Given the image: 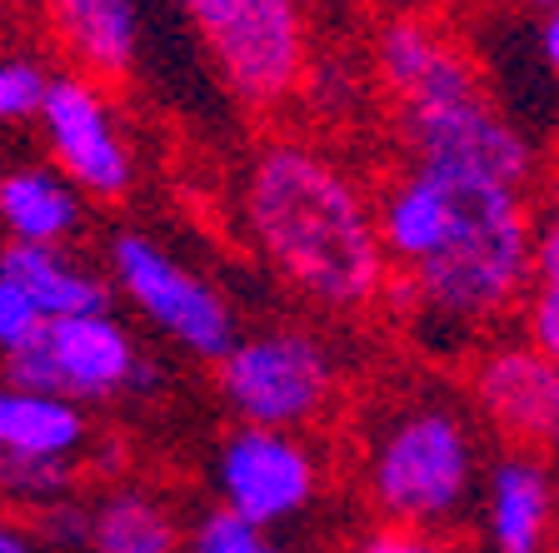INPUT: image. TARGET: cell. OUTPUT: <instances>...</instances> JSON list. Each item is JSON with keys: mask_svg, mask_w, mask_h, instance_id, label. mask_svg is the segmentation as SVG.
<instances>
[{"mask_svg": "<svg viewBox=\"0 0 559 553\" xmlns=\"http://www.w3.org/2000/svg\"><path fill=\"white\" fill-rule=\"evenodd\" d=\"M240 215L250 240L295 294L320 310L365 314L390 294V254L374 200L310 140H265L245 165Z\"/></svg>", "mask_w": 559, "mask_h": 553, "instance_id": "1", "label": "cell"}, {"mask_svg": "<svg viewBox=\"0 0 559 553\" xmlns=\"http://www.w3.org/2000/svg\"><path fill=\"white\" fill-rule=\"evenodd\" d=\"M450 184V235L425 265L390 279V294L400 289L405 310L430 320L435 329L479 335L489 324H500L510 310H524L530 289H535V205H530V195L500 190V184Z\"/></svg>", "mask_w": 559, "mask_h": 553, "instance_id": "2", "label": "cell"}, {"mask_svg": "<svg viewBox=\"0 0 559 553\" xmlns=\"http://www.w3.org/2000/svg\"><path fill=\"white\" fill-rule=\"evenodd\" d=\"M370 498L384 524L435 529L465 508L475 484V438L450 404H405L374 434L370 449Z\"/></svg>", "mask_w": 559, "mask_h": 553, "instance_id": "3", "label": "cell"}, {"mask_svg": "<svg viewBox=\"0 0 559 553\" xmlns=\"http://www.w3.org/2000/svg\"><path fill=\"white\" fill-rule=\"evenodd\" d=\"M221 81L250 110H280L310 81V21L300 0H180Z\"/></svg>", "mask_w": 559, "mask_h": 553, "instance_id": "4", "label": "cell"}, {"mask_svg": "<svg viewBox=\"0 0 559 553\" xmlns=\"http://www.w3.org/2000/svg\"><path fill=\"white\" fill-rule=\"evenodd\" d=\"M221 399L250 429H305L325 419L335 399V359L305 329H270V335L240 339L215 364Z\"/></svg>", "mask_w": 559, "mask_h": 553, "instance_id": "5", "label": "cell"}, {"mask_svg": "<svg viewBox=\"0 0 559 553\" xmlns=\"http://www.w3.org/2000/svg\"><path fill=\"white\" fill-rule=\"evenodd\" d=\"M400 130L409 145V165L450 175V180H479L530 195L539 175L530 140L500 116L489 91L460 95V100L430 105V110H405Z\"/></svg>", "mask_w": 559, "mask_h": 553, "instance_id": "6", "label": "cell"}, {"mask_svg": "<svg viewBox=\"0 0 559 553\" xmlns=\"http://www.w3.org/2000/svg\"><path fill=\"white\" fill-rule=\"evenodd\" d=\"M5 384L25 394H56V399L85 404L151 389L155 369L135 354L130 335L110 314H75V320H50L35 345H25L21 354H5Z\"/></svg>", "mask_w": 559, "mask_h": 553, "instance_id": "7", "label": "cell"}, {"mask_svg": "<svg viewBox=\"0 0 559 553\" xmlns=\"http://www.w3.org/2000/svg\"><path fill=\"white\" fill-rule=\"evenodd\" d=\"M110 269H116V285L126 289V300L151 324H160L175 345H186L190 354L221 364V359L240 345V339H235L230 304H225L195 269L170 260L155 240H145V235H116V244H110Z\"/></svg>", "mask_w": 559, "mask_h": 553, "instance_id": "8", "label": "cell"}, {"mask_svg": "<svg viewBox=\"0 0 559 553\" xmlns=\"http://www.w3.org/2000/svg\"><path fill=\"white\" fill-rule=\"evenodd\" d=\"M469 394L510 449L559 459V364H549L535 345L485 349L469 364Z\"/></svg>", "mask_w": 559, "mask_h": 553, "instance_id": "9", "label": "cell"}, {"mask_svg": "<svg viewBox=\"0 0 559 553\" xmlns=\"http://www.w3.org/2000/svg\"><path fill=\"white\" fill-rule=\"evenodd\" d=\"M116 110H110V95L100 91L85 75H56L40 105V125L50 135V151L56 165L66 170V180H75L85 195L95 200H126L130 180H135V165L120 140Z\"/></svg>", "mask_w": 559, "mask_h": 553, "instance_id": "10", "label": "cell"}, {"mask_svg": "<svg viewBox=\"0 0 559 553\" xmlns=\"http://www.w3.org/2000/svg\"><path fill=\"white\" fill-rule=\"evenodd\" d=\"M215 473H221L225 508L240 514L245 524H255V529H270V524L300 514L320 489V469H314L300 438L250 424L225 438Z\"/></svg>", "mask_w": 559, "mask_h": 553, "instance_id": "11", "label": "cell"}, {"mask_svg": "<svg viewBox=\"0 0 559 553\" xmlns=\"http://www.w3.org/2000/svg\"><path fill=\"white\" fill-rule=\"evenodd\" d=\"M374 75L400 116L485 91V75L465 56V46L430 15H390L374 31Z\"/></svg>", "mask_w": 559, "mask_h": 553, "instance_id": "12", "label": "cell"}, {"mask_svg": "<svg viewBox=\"0 0 559 553\" xmlns=\"http://www.w3.org/2000/svg\"><path fill=\"white\" fill-rule=\"evenodd\" d=\"M46 21L70 75H85L100 91L130 81L140 50L135 0H46Z\"/></svg>", "mask_w": 559, "mask_h": 553, "instance_id": "13", "label": "cell"}, {"mask_svg": "<svg viewBox=\"0 0 559 553\" xmlns=\"http://www.w3.org/2000/svg\"><path fill=\"white\" fill-rule=\"evenodd\" d=\"M380 215V240L390 254V269L409 275L415 265H425L435 250L444 244L454 225V184L435 170H400L395 180L384 184V195L374 200Z\"/></svg>", "mask_w": 559, "mask_h": 553, "instance_id": "14", "label": "cell"}, {"mask_svg": "<svg viewBox=\"0 0 559 553\" xmlns=\"http://www.w3.org/2000/svg\"><path fill=\"white\" fill-rule=\"evenodd\" d=\"M555 524V479L539 454L510 449L489 473V543L495 553H545Z\"/></svg>", "mask_w": 559, "mask_h": 553, "instance_id": "15", "label": "cell"}, {"mask_svg": "<svg viewBox=\"0 0 559 553\" xmlns=\"http://www.w3.org/2000/svg\"><path fill=\"white\" fill-rule=\"evenodd\" d=\"M0 275L15 279V285L40 304L46 320H75V314H105L110 304V289L105 279H95L91 269L70 265L60 250L50 244H5L0 250Z\"/></svg>", "mask_w": 559, "mask_h": 553, "instance_id": "16", "label": "cell"}, {"mask_svg": "<svg viewBox=\"0 0 559 553\" xmlns=\"http://www.w3.org/2000/svg\"><path fill=\"white\" fill-rule=\"evenodd\" d=\"M81 444V404L0 384V459H70Z\"/></svg>", "mask_w": 559, "mask_h": 553, "instance_id": "17", "label": "cell"}, {"mask_svg": "<svg viewBox=\"0 0 559 553\" xmlns=\"http://www.w3.org/2000/svg\"><path fill=\"white\" fill-rule=\"evenodd\" d=\"M0 219L15 235V244H50L56 250L81 225V200L60 175L15 170L0 180Z\"/></svg>", "mask_w": 559, "mask_h": 553, "instance_id": "18", "label": "cell"}, {"mask_svg": "<svg viewBox=\"0 0 559 553\" xmlns=\"http://www.w3.org/2000/svg\"><path fill=\"white\" fill-rule=\"evenodd\" d=\"M180 549V529L165 504L151 494H110L91 514V553H175Z\"/></svg>", "mask_w": 559, "mask_h": 553, "instance_id": "19", "label": "cell"}, {"mask_svg": "<svg viewBox=\"0 0 559 553\" xmlns=\"http://www.w3.org/2000/svg\"><path fill=\"white\" fill-rule=\"evenodd\" d=\"M0 489L15 498L46 504V498L70 489V469L66 459H0Z\"/></svg>", "mask_w": 559, "mask_h": 553, "instance_id": "20", "label": "cell"}, {"mask_svg": "<svg viewBox=\"0 0 559 553\" xmlns=\"http://www.w3.org/2000/svg\"><path fill=\"white\" fill-rule=\"evenodd\" d=\"M50 91V75L31 60H0V120L40 116Z\"/></svg>", "mask_w": 559, "mask_h": 553, "instance_id": "21", "label": "cell"}, {"mask_svg": "<svg viewBox=\"0 0 559 553\" xmlns=\"http://www.w3.org/2000/svg\"><path fill=\"white\" fill-rule=\"evenodd\" d=\"M46 314H40V304L25 294L15 279L0 275V349L5 354H21L25 345H35L40 339V329H46Z\"/></svg>", "mask_w": 559, "mask_h": 553, "instance_id": "22", "label": "cell"}, {"mask_svg": "<svg viewBox=\"0 0 559 553\" xmlns=\"http://www.w3.org/2000/svg\"><path fill=\"white\" fill-rule=\"evenodd\" d=\"M195 553H280V549L265 543V529H255L240 514L221 508V514H210L195 529Z\"/></svg>", "mask_w": 559, "mask_h": 553, "instance_id": "23", "label": "cell"}, {"mask_svg": "<svg viewBox=\"0 0 559 553\" xmlns=\"http://www.w3.org/2000/svg\"><path fill=\"white\" fill-rule=\"evenodd\" d=\"M524 345H535L549 364H559V285H535L524 300Z\"/></svg>", "mask_w": 559, "mask_h": 553, "instance_id": "24", "label": "cell"}, {"mask_svg": "<svg viewBox=\"0 0 559 553\" xmlns=\"http://www.w3.org/2000/svg\"><path fill=\"white\" fill-rule=\"evenodd\" d=\"M355 553H454L450 539H440L435 529H405V524H380L374 533H365L355 543Z\"/></svg>", "mask_w": 559, "mask_h": 553, "instance_id": "25", "label": "cell"}, {"mask_svg": "<svg viewBox=\"0 0 559 553\" xmlns=\"http://www.w3.org/2000/svg\"><path fill=\"white\" fill-rule=\"evenodd\" d=\"M535 285H559V195L535 215Z\"/></svg>", "mask_w": 559, "mask_h": 553, "instance_id": "26", "label": "cell"}, {"mask_svg": "<svg viewBox=\"0 0 559 553\" xmlns=\"http://www.w3.org/2000/svg\"><path fill=\"white\" fill-rule=\"evenodd\" d=\"M539 50H545V65L559 75V5L545 15V25H539Z\"/></svg>", "mask_w": 559, "mask_h": 553, "instance_id": "27", "label": "cell"}, {"mask_svg": "<svg viewBox=\"0 0 559 553\" xmlns=\"http://www.w3.org/2000/svg\"><path fill=\"white\" fill-rule=\"evenodd\" d=\"M0 553H35V543L15 524H0Z\"/></svg>", "mask_w": 559, "mask_h": 553, "instance_id": "28", "label": "cell"}, {"mask_svg": "<svg viewBox=\"0 0 559 553\" xmlns=\"http://www.w3.org/2000/svg\"><path fill=\"white\" fill-rule=\"evenodd\" d=\"M530 5H539V11L549 15V11H555V5H559V0H530Z\"/></svg>", "mask_w": 559, "mask_h": 553, "instance_id": "29", "label": "cell"}]
</instances>
